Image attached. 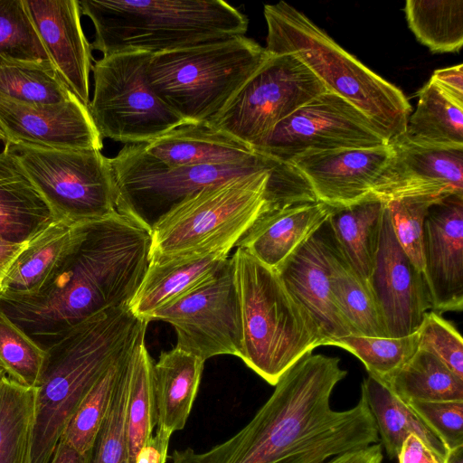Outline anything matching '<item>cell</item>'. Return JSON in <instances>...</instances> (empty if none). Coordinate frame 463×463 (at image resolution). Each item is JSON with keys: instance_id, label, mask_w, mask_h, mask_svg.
I'll return each instance as SVG.
<instances>
[{"instance_id": "cell-1", "label": "cell", "mask_w": 463, "mask_h": 463, "mask_svg": "<svg viewBox=\"0 0 463 463\" xmlns=\"http://www.w3.org/2000/svg\"><path fill=\"white\" fill-rule=\"evenodd\" d=\"M347 375L338 357L312 353L288 369L266 402L235 435L204 452L175 449L172 463H323L379 441L365 400L345 411L330 403Z\"/></svg>"}, {"instance_id": "cell-2", "label": "cell", "mask_w": 463, "mask_h": 463, "mask_svg": "<svg viewBox=\"0 0 463 463\" xmlns=\"http://www.w3.org/2000/svg\"><path fill=\"white\" fill-rule=\"evenodd\" d=\"M151 232L116 211L76 223L72 244L35 295L0 296V311L43 348L82 320L128 307L150 263Z\"/></svg>"}, {"instance_id": "cell-3", "label": "cell", "mask_w": 463, "mask_h": 463, "mask_svg": "<svg viewBox=\"0 0 463 463\" xmlns=\"http://www.w3.org/2000/svg\"><path fill=\"white\" fill-rule=\"evenodd\" d=\"M306 178L290 164L232 178L188 196L151 230L150 261L228 254L262 213L314 201Z\"/></svg>"}, {"instance_id": "cell-4", "label": "cell", "mask_w": 463, "mask_h": 463, "mask_svg": "<svg viewBox=\"0 0 463 463\" xmlns=\"http://www.w3.org/2000/svg\"><path fill=\"white\" fill-rule=\"evenodd\" d=\"M148 323L128 307L97 313L45 348L35 388L31 463H50L64 428L80 402L124 354L145 338Z\"/></svg>"}, {"instance_id": "cell-5", "label": "cell", "mask_w": 463, "mask_h": 463, "mask_svg": "<svg viewBox=\"0 0 463 463\" xmlns=\"http://www.w3.org/2000/svg\"><path fill=\"white\" fill-rule=\"evenodd\" d=\"M95 28L91 50L157 54L244 36L249 20L222 0H81Z\"/></svg>"}, {"instance_id": "cell-6", "label": "cell", "mask_w": 463, "mask_h": 463, "mask_svg": "<svg viewBox=\"0 0 463 463\" xmlns=\"http://www.w3.org/2000/svg\"><path fill=\"white\" fill-rule=\"evenodd\" d=\"M263 13L269 54L293 55L326 90L357 108L389 140L405 133L411 106L398 87L358 61L289 4L265 5Z\"/></svg>"}, {"instance_id": "cell-7", "label": "cell", "mask_w": 463, "mask_h": 463, "mask_svg": "<svg viewBox=\"0 0 463 463\" xmlns=\"http://www.w3.org/2000/svg\"><path fill=\"white\" fill-rule=\"evenodd\" d=\"M242 343L241 358L270 385L326 338L291 297L277 271L238 249L232 255Z\"/></svg>"}, {"instance_id": "cell-8", "label": "cell", "mask_w": 463, "mask_h": 463, "mask_svg": "<svg viewBox=\"0 0 463 463\" xmlns=\"http://www.w3.org/2000/svg\"><path fill=\"white\" fill-rule=\"evenodd\" d=\"M269 57L246 36L153 54L146 66L156 95L186 122L216 116Z\"/></svg>"}, {"instance_id": "cell-9", "label": "cell", "mask_w": 463, "mask_h": 463, "mask_svg": "<svg viewBox=\"0 0 463 463\" xmlns=\"http://www.w3.org/2000/svg\"><path fill=\"white\" fill-rule=\"evenodd\" d=\"M109 159L117 211L150 232L164 215L200 190L280 162L257 153L241 162L170 167L147 154L143 143L125 145Z\"/></svg>"}, {"instance_id": "cell-10", "label": "cell", "mask_w": 463, "mask_h": 463, "mask_svg": "<svg viewBox=\"0 0 463 463\" xmlns=\"http://www.w3.org/2000/svg\"><path fill=\"white\" fill-rule=\"evenodd\" d=\"M151 55L113 53L92 65L94 92L88 109L101 137L149 143L186 122L151 89L146 77Z\"/></svg>"}, {"instance_id": "cell-11", "label": "cell", "mask_w": 463, "mask_h": 463, "mask_svg": "<svg viewBox=\"0 0 463 463\" xmlns=\"http://www.w3.org/2000/svg\"><path fill=\"white\" fill-rule=\"evenodd\" d=\"M56 219L80 223L106 218L116 209L110 159L99 150L49 149L5 143Z\"/></svg>"}, {"instance_id": "cell-12", "label": "cell", "mask_w": 463, "mask_h": 463, "mask_svg": "<svg viewBox=\"0 0 463 463\" xmlns=\"http://www.w3.org/2000/svg\"><path fill=\"white\" fill-rule=\"evenodd\" d=\"M325 91L322 82L293 55L269 54L207 122L254 150L280 121Z\"/></svg>"}, {"instance_id": "cell-13", "label": "cell", "mask_w": 463, "mask_h": 463, "mask_svg": "<svg viewBox=\"0 0 463 463\" xmlns=\"http://www.w3.org/2000/svg\"><path fill=\"white\" fill-rule=\"evenodd\" d=\"M152 320L170 324L175 346L203 361L221 354L240 357L242 327L232 258L211 278L156 311Z\"/></svg>"}, {"instance_id": "cell-14", "label": "cell", "mask_w": 463, "mask_h": 463, "mask_svg": "<svg viewBox=\"0 0 463 463\" xmlns=\"http://www.w3.org/2000/svg\"><path fill=\"white\" fill-rule=\"evenodd\" d=\"M389 141L357 108L326 90L280 121L254 151L289 164L304 154L376 147Z\"/></svg>"}, {"instance_id": "cell-15", "label": "cell", "mask_w": 463, "mask_h": 463, "mask_svg": "<svg viewBox=\"0 0 463 463\" xmlns=\"http://www.w3.org/2000/svg\"><path fill=\"white\" fill-rule=\"evenodd\" d=\"M368 283L389 337L413 334L431 309L423 273L398 242L385 203L377 259Z\"/></svg>"}, {"instance_id": "cell-16", "label": "cell", "mask_w": 463, "mask_h": 463, "mask_svg": "<svg viewBox=\"0 0 463 463\" xmlns=\"http://www.w3.org/2000/svg\"><path fill=\"white\" fill-rule=\"evenodd\" d=\"M0 128L5 142L16 145L99 151L103 147L88 107L77 97L56 104H26L0 96Z\"/></svg>"}, {"instance_id": "cell-17", "label": "cell", "mask_w": 463, "mask_h": 463, "mask_svg": "<svg viewBox=\"0 0 463 463\" xmlns=\"http://www.w3.org/2000/svg\"><path fill=\"white\" fill-rule=\"evenodd\" d=\"M423 276L431 310L463 307V194H449L429 209L423 224Z\"/></svg>"}, {"instance_id": "cell-18", "label": "cell", "mask_w": 463, "mask_h": 463, "mask_svg": "<svg viewBox=\"0 0 463 463\" xmlns=\"http://www.w3.org/2000/svg\"><path fill=\"white\" fill-rule=\"evenodd\" d=\"M392 155L383 169L374 200L463 194V147H440L409 140L389 141Z\"/></svg>"}, {"instance_id": "cell-19", "label": "cell", "mask_w": 463, "mask_h": 463, "mask_svg": "<svg viewBox=\"0 0 463 463\" xmlns=\"http://www.w3.org/2000/svg\"><path fill=\"white\" fill-rule=\"evenodd\" d=\"M392 155L388 143L376 147L304 154L289 164L306 178L317 201L341 207L376 201L374 193Z\"/></svg>"}, {"instance_id": "cell-20", "label": "cell", "mask_w": 463, "mask_h": 463, "mask_svg": "<svg viewBox=\"0 0 463 463\" xmlns=\"http://www.w3.org/2000/svg\"><path fill=\"white\" fill-rule=\"evenodd\" d=\"M275 270L291 297L315 320L326 342L354 335L332 291L327 220Z\"/></svg>"}, {"instance_id": "cell-21", "label": "cell", "mask_w": 463, "mask_h": 463, "mask_svg": "<svg viewBox=\"0 0 463 463\" xmlns=\"http://www.w3.org/2000/svg\"><path fill=\"white\" fill-rule=\"evenodd\" d=\"M52 63L70 90L90 104V43L80 23L78 0H24Z\"/></svg>"}, {"instance_id": "cell-22", "label": "cell", "mask_w": 463, "mask_h": 463, "mask_svg": "<svg viewBox=\"0 0 463 463\" xmlns=\"http://www.w3.org/2000/svg\"><path fill=\"white\" fill-rule=\"evenodd\" d=\"M334 207L307 201L268 211L258 217L236 247L276 269L329 217Z\"/></svg>"}, {"instance_id": "cell-23", "label": "cell", "mask_w": 463, "mask_h": 463, "mask_svg": "<svg viewBox=\"0 0 463 463\" xmlns=\"http://www.w3.org/2000/svg\"><path fill=\"white\" fill-rule=\"evenodd\" d=\"M143 146L170 167L235 163L257 154L249 145L207 121L184 122L159 138L143 143Z\"/></svg>"}, {"instance_id": "cell-24", "label": "cell", "mask_w": 463, "mask_h": 463, "mask_svg": "<svg viewBox=\"0 0 463 463\" xmlns=\"http://www.w3.org/2000/svg\"><path fill=\"white\" fill-rule=\"evenodd\" d=\"M228 258V254L213 253L150 261L129 309L150 322L156 311L211 278Z\"/></svg>"}, {"instance_id": "cell-25", "label": "cell", "mask_w": 463, "mask_h": 463, "mask_svg": "<svg viewBox=\"0 0 463 463\" xmlns=\"http://www.w3.org/2000/svg\"><path fill=\"white\" fill-rule=\"evenodd\" d=\"M204 362L176 346L153 364L156 427L169 434L184 428L201 382Z\"/></svg>"}, {"instance_id": "cell-26", "label": "cell", "mask_w": 463, "mask_h": 463, "mask_svg": "<svg viewBox=\"0 0 463 463\" xmlns=\"http://www.w3.org/2000/svg\"><path fill=\"white\" fill-rule=\"evenodd\" d=\"M56 220L19 162L0 153V236L25 242Z\"/></svg>"}, {"instance_id": "cell-27", "label": "cell", "mask_w": 463, "mask_h": 463, "mask_svg": "<svg viewBox=\"0 0 463 463\" xmlns=\"http://www.w3.org/2000/svg\"><path fill=\"white\" fill-rule=\"evenodd\" d=\"M75 227L76 223L56 219L27 241L0 287V296L37 294L68 253Z\"/></svg>"}, {"instance_id": "cell-28", "label": "cell", "mask_w": 463, "mask_h": 463, "mask_svg": "<svg viewBox=\"0 0 463 463\" xmlns=\"http://www.w3.org/2000/svg\"><path fill=\"white\" fill-rule=\"evenodd\" d=\"M361 396L375 420L379 440L389 458H397L405 438L416 434L445 462L449 450L441 440L407 402L382 383L368 375L362 382Z\"/></svg>"}, {"instance_id": "cell-29", "label": "cell", "mask_w": 463, "mask_h": 463, "mask_svg": "<svg viewBox=\"0 0 463 463\" xmlns=\"http://www.w3.org/2000/svg\"><path fill=\"white\" fill-rule=\"evenodd\" d=\"M383 206L381 201H365L334 207L327 219L336 243L358 275L367 282L377 259Z\"/></svg>"}, {"instance_id": "cell-30", "label": "cell", "mask_w": 463, "mask_h": 463, "mask_svg": "<svg viewBox=\"0 0 463 463\" xmlns=\"http://www.w3.org/2000/svg\"><path fill=\"white\" fill-rule=\"evenodd\" d=\"M330 250L332 291L353 335L389 337L383 315L368 282L352 267L336 243L331 228Z\"/></svg>"}, {"instance_id": "cell-31", "label": "cell", "mask_w": 463, "mask_h": 463, "mask_svg": "<svg viewBox=\"0 0 463 463\" xmlns=\"http://www.w3.org/2000/svg\"><path fill=\"white\" fill-rule=\"evenodd\" d=\"M409 140L440 147H463V103L429 81L418 92L406 131Z\"/></svg>"}, {"instance_id": "cell-32", "label": "cell", "mask_w": 463, "mask_h": 463, "mask_svg": "<svg viewBox=\"0 0 463 463\" xmlns=\"http://www.w3.org/2000/svg\"><path fill=\"white\" fill-rule=\"evenodd\" d=\"M387 388L405 402L463 401V379L435 354L419 348Z\"/></svg>"}, {"instance_id": "cell-33", "label": "cell", "mask_w": 463, "mask_h": 463, "mask_svg": "<svg viewBox=\"0 0 463 463\" xmlns=\"http://www.w3.org/2000/svg\"><path fill=\"white\" fill-rule=\"evenodd\" d=\"M35 388L0 378V463H31Z\"/></svg>"}, {"instance_id": "cell-34", "label": "cell", "mask_w": 463, "mask_h": 463, "mask_svg": "<svg viewBox=\"0 0 463 463\" xmlns=\"http://www.w3.org/2000/svg\"><path fill=\"white\" fill-rule=\"evenodd\" d=\"M0 96L26 104H56L76 97L50 60L4 61Z\"/></svg>"}, {"instance_id": "cell-35", "label": "cell", "mask_w": 463, "mask_h": 463, "mask_svg": "<svg viewBox=\"0 0 463 463\" xmlns=\"http://www.w3.org/2000/svg\"><path fill=\"white\" fill-rule=\"evenodd\" d=\"M404 12L416 39L431 52H454L461 49L462 0H407Z\"/></svg>"}, {"instance_id": "cell-36", "label": "cell", "mask_w": 463, "mask_h": 463, "mask_svg": "<svg viewBox=\"0 0 463 463\" xmlns=\"http://www.w3.org/2000/svg\"><path fill=\"white\" fill-rule=\"evenodd\" d=\"M153 364L144 338L135 346L130 357L127 418L129 463H136L137 453L151 439L156 426Z\"/></svg>"}, {"instance_id": "cell-37", "label": "cell", "mask_w": 463, "mask_h": 463, "mask_svg": "<svg viewBox=\"0 0 463 463\" xmlns=\"http://www.w3.org/2000/svg\"><path fill=\"white\" fill-rule=\"evenodd\" d=\"M325 345H335L355 355L370 376L388 386L392 377L418 350V333L402 337L347 335L330 339Z\"/></svg>"}, {"instance_id": "cell-38", "label": "cell", "mask_w": 463, "mask_h": 463, "mask_svg": "<svg viewBox=\"0 0 463 463\" xmlns=\"http://www.w3.org/2000/svg\"><path fill=\"white\" fill-rule=\"evenodd\" d=\"M133 349L124 354L108 368L67 422L60 439L79 452L85 454L90 449L108 411L120 373Z\"/></svg>"}, {"instance_id": "cell-39", "label": "cell", "mask_w": 463, "mask_h": 463, "mask_svg": "<svg viewBox=\"0 0 463 463\" xmlns=\"http://www.w3.org/2000/svg\"><path fill=\"white\" fill-rule=\"evenodd\" d=\"M130 357L131 354L120 373L108 411L85 453V463H129L127 418Z\"/></svg>"}, {"instance_id": "cell-40", "label": "cell", "mask_w": 463, "mask_h": 463, "mask_svg": "<svg viewBox=\"0 0 463 463\" xmlns=\"http://www.w3.org/2000/svg\"><path fill=\"white\" fill-rule=\"evenodd\" d=\"M46 359V350L0 311V364L5 373L24 386L36 388Z\"/></svg>"}, {"instance_id": "cell-41", "label": "cell", "mask_w": 463, "mask_h": 463, "mask_svg": "<svg viewBox=\"0 0 463 463\" xmlns=\"http://www.w3.org/2000/svg\"><path fill=\"white\" fill-rule=\"evenodd\" d=\"M37 60L50 59L24 0H0V65Z\"/></svg>"}, {"instance_id": "cell-42", "label": "cell", "mask_w": 463, "mask_h": 463, "mask_svg": "<svg viewBox=\"0 0 463 463\" xmlns=\"http://www.w3.org/2000/svg\"><path fill=\"white\" fill-rule=\"evenodd\" d=\"M442 197L444 196H414L385 203L398 242L421 272L424 220L430 207Z\"/></svg>"}, {"instance_id": "cell-43", "label": "cell", "mask_w": 463, "mask_h": 463, "mask_svg": "<svg viewBox=\"0 0 463 463\" xmlns=\"http://www.w3.org/2000/svg\"><path fill=\"white\" fill-rule=\"evenodd\" d=\"M418 348L439 358L463 379V340L459 332L440 314L429 310L417 330Z\"/></svg>"}, {"instance_id": "cell-44", "label": "cell", "mask_w": 463, "mask_h": 463, "mask_svg": "<svg viewBox=\"0 0 463 463\" xmlns=\"http://www.w3.org/2000/svg\"><path fill=\"white\" fill-rule=\"evenodd\" d=\"M450 451L463 447V401L407 402Z\"/></svg>"}, {"instance_id": "cell-45", "label": "cell", "mask_w": 463, "mask_h": 463, "mask_svg": "<svg viewBox=\"0 0 463 463\" xmlns=\"http://www.w3.org/2000/svg\"><path fill=\"white\" fill-rule=\"evenodd\" d=\"M397 458L398 463H443L416 434L405 438Z\"/></svg>"}, {"instance_id": "cell-46", "label": "cell", "mask_w": 463, "mask_h": 463, "mask_svg": "<svg viewBox=\"0 0 463 463\" xmlns=\"http://www.w3.org/2000/svg\"><path fill=\"white\" fill-rule=\"evenodd\" d=\"M430 80L449 96L463 103V64L436 70Z\"/></svg>"}, {"instance_id": "cell-47", "label": "cell", "mask_w": 463, "mask_h": 463, "mask_svg": "<svg viewBox=\"0 0 463 463\" xmlns=\"http://www.w3.org/2000/svg\"><path fill=\"white\" fill-rule=\"evenodd\" d=\"M383 453L381 443L351 450L329 458L323 463H383Z\"/></svg>"}, {"instance_id": "cell-48", "label": "cell", "mask_w": 463, "mask_h": 463, "mask_svg": "<svg viewBox=\"0 0 463 463\" xmlns=\"http://www.w3.org/2000/svg\"><path fill=\"white\" fill-rule=\"evenodd\" d=\"M26 242H14L0 236V287Z\"/></svg>"}, {"instance_id": "cell-49", "label": "cell", "mask_w": 463, "mask_h": 463, "mask_svg": "<svg viewBox=\"0 0 463 463\" xmlns=\"http://www.w3.org/2000/svg\"><path fill=\"white\" fill-rule=\"evenodd\" d=\"M51 463H85V454L79 452L60 439L53 452Z\"/></svg>"}, {"instance_id": "cell-50", "label": "cell", "mask_w": 463, "mask_h": 463, "mask_svg": "<svg viewBox=\"0 0 463 463\" xmlns=\"http://www.w3.org/2000/svg\"><path fill=\"white\" fill-rule=\"evenodd\" d=\"M444 463H463V447L449 451Z\"/></svg>"}, {"instance_id": "cell-51", "label": "cell", "mask_w": 463, "mask_h": 463, "mask_svg": "<svg viewBox=\"0 0 463 463\" xmlns=\"http://www.w3.org/2000/svg\"><path fill=\"white\" fill-rule=\"evenodd\" d=\"M0 141H3L4 143L5 142V136L3 132V130L1 129V128H0Z\"/></svg>"}, {"instance_id": "cell-52", "label": "cell", "mask_w": 463, "mask_h": 463, "mask_svg": "<svg viewBox=\"0 0 463 463\" xmlns=\"http://www.w3.org/2000/svg\"><path fill=\"white\" fill-rule=\"evenodd\" d=\"M5 373V370L0 367V378Z\"/></svg>"}, {"instance_id": "cell-53", "label": "cell", "mask_w": 463, "mask_h": 463, "mask_svg": "<svg viewBox=\"0 0 463 463\" xmlns=\"http://www.w3.org/2000/svg\"><path fill=\"white\" fill-rule=\"evenodd\" d=\"M0 367L2 368L1 364H0Z\"/></svg>"}, {"instance_id": "cell-54", "label": "cell", "mask_w": 463, "mask_h": 463, "mask_svg": "<svg viewBox=\"0 0 463 463\" xmlns=\"http://www.w3.org/2000/svg\"><path fill=\"white\" fill-rule=\"evenodd\" d=\"M51 463V462H50Z\"/></svg>"}]
</instances>
